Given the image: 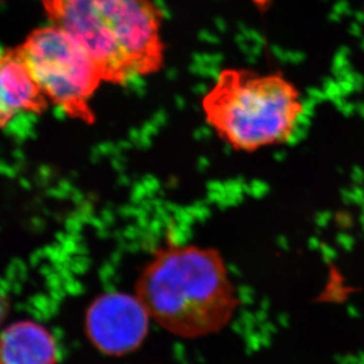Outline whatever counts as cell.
<instances>
[{
	"label": "cell",
	"instance_id": "cell-9",
	"mask_svg": "<svg viewBox=\"0 0 364 364\" xmlns=\"http://www.w3.org/2000/svg\"><path fill=\"white\" fill-rule=\"evenodd\" d=\"M363 15H364V0H363Z\"/></svg>",
	"mask_w": 364,
	"mask_h": 364
},
{
	"label": "cell",
	"instance_id": "cell-3",
	"mask_svg": "<svg viewBox=\"0 0 364 364\" xmlns=\"http://www.w3.org/2000/svg\"><path fill=\"white\" fill-rule=\"evenodd\" d=\"M205 122L236 151L289 143L305 112L300 89L277 72L228 67L202 99Z\"/></svg>",
	"mask_w": 364,
	"mask_h": 364
},
{
	"label": "cell",
	"instance_id": "cell-6",
	"mask_svg": "<svg viewBox=\"0 0 364 364\" xmlns=\"http://www.w3.org/2000/svg\"><path fill=\"white\" fill-rule=\"evenodd\" d=\"M48 106L19 46L0 51V130L20 114H40Z\"/></svg>",
	"mask_w": 364,
	"mask_h": 364
},
{
	"label": "cell",
	"instance_id": "cell-7",
	"mask_svg": "<svg viewBox=\"0 0 364 364\" xmlns=\"http://www.w3.org/2000/svg\"><path fill=\"white\" fill-rule=\"evenodd\" d=\"M53 335L39 323L19 321L0 335V364H57Z\"/></svg>",
	"mask_w": 364,
	"mask_h": 364
},
{
	"label": "cell",
	"instance_id": "cell-2",
	"mask_svg": "<svg viewBox=\"0 0 364 364\" xmlns=\"http://www.w3.org/2000/svg\"><path fill=\"white\" fill-rule=\"evenodd\" d=\"M136 296L150 318L172 335L197 338L231 318L236 297L223 259L196 245H168L145 265Z\"/></svg>",
	"mask_w": 364,
	"mask_h": 364
},
{
	"label": "cell",
	"instance_id": "cell-4",
	"mask_svg": "<svg viewBox=\"0 0 364 364\" xmlns=\"http://www.w3.org/2000/svg\"><path fill=\"white\" fill-rule=\"evenodd\" d=\"M18 46L50 104L62 109L68 118L94 124L90 102L104 80L84 48L54 25L33 30Z\"/></svg>",
	"mask_w": 364,
	"mask_h": 364
},
{
	"label": "cell",
	"instance_id": "cell-5",
	"mask_svg": "<svg viewBox=\"0 0 364 364\" xmlns=\"http://www.w3.org/2000/svg\"><path fill=\"white\" fill-rule=\"evenodd\" d=\"M150 316L137 296L108 292L92 302L85 316V331L92 344L106 355L122 356L142 344Z\"/></svg>",
	"mask_w": 364,
	"mask_h": 364
},
{
	"label": "cell",
	"instance_id": "cell-1",
	"mask_svg": "<svg viewBox=\"0 0 364 364\" xmlns=\"http://www.w3.org/2000/svg\"><path fill=\"white\" fill-rule=\"evenodd\" d=\"M51 25L89 54L104 83L125 85L164 65L161 13L152 0H39Z\"/></svg>",
	"mask_w": 364,
	"mask_h": 364
},
{
	"label": "cell",
	"instance_id": "cell-8",
	"mask_svg": "<svg viewBox=\"0 0 364 364\" xmlns=\"http://www.w3.org/2000/svg\"><path fill=\"white\" fill-rule=\"evenodd\" d=\"M4 314H5V305H4V302H2V300L0 298V322H1L2 318H4Z\"/></svg>",
	"mask_w": 364,
	"mask_h": 364
}]
</instances>
